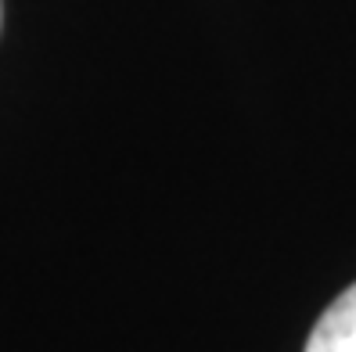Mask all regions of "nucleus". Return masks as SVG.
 Wrapping results in <instances>:
<instances>
[{"label": "nucleus", "instance_id": "obj_1", "mask_svg": "<svg viewBox=\"0 0 356 352\" xmlns=\"http://www.w3.org/2000/svg\"><path fill=\"white\" fill-rule=\"evenodd\" d=\"M306 352H356V284L327 305V313L309 330Z\"/></svg>", "mask_w": 356, "mask_h": 352}]
</instances>
